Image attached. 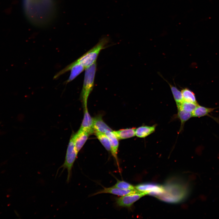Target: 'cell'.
I'll use <instances>...</instances> for the list:
<instances>
[{"mask_svg":"<svg viewBox=\"0 0 219 219\" xmlns=\"http://www.w3.org/2000/svg\"><path fill=\"white\" fill-rule=\"evenodd\" d=\"M163 186L164 192L158 198L164 201L177 203L182 201L187 196V189L180 183L169 182Z\"/></svg>","mask_w":219,"mask_h":219,"instance_id":"cell-1","label":"cell"},{"mask_svg":"<svg viewBox=\"0 0 219 219\" xmlns=\"http://www.w3.org/2000/svg\"><path fill=\"white\" fill-rule=\"evenodd\" d=\"M109 40L107 36L103 37L95 46L74 62L82 65L85 69L91 66L96 62L100 51L105 48Z\"/></svg>","mask_w":219,"mask_h":219,"instance_id":"cell-2","label":"cell"},{"mask_svg":"<svg viewBox=\"0 0 219 219\" xmlns=\"http://www.w3.org/2000/svg\"><path fill=\"white\" fill-rule=\"evenodd\" d=\"M96 63L85 69L81 98L84 106H87L88 99L94 86V79L96 70Z\"/></svg>","mask_w":219,"mask_h":219,"instance_id":"cell-3","label":"cell"},{"mask_svg":"<svg viewBox=\"0 0 219 219\" xmlns=\"http://www.w3.org/2000/svg\"><path fill=\"white\" fill-rule=\"evenodd\" d=\"M78 152L76 149L74 140L72 136L69 140L67 147L64 161L59 168L63 169L62 171L66 169L68 171L67 181L68 182L71 176V171Z\"/></svg>","mask_w":219,"mask_h":219,"instance_id":"cell-4","label":"cell"},{"mask_svg":"<svg viewBox=\"0 0 219 219\" xmlns=\"http://www.w3.org/2000/svg\"><path fill=\"white\" fill-rule=\"evenodd\" d=\"M137 191L145 195H149L157 197L164 192L163 186L155 183H148L139 184L135 186Z\"/></svg>","mask_w":219,"mask_h":219,"instance_id":"cell-5","label":"cell"},{"mask_svg":"<svg viewBox=\"0 0 219 219\" xmlns=\"http://www.w3.org/2000/svg\"><path fill=\"white\" fill-rule=\"evenodd\" d=\"M145 195L144 193L139 191L128 194L117 198L116 200V203L119 207H130Z\"/></svg>","mask_w":219,"mask_h":219,"instance_id":"cell-6","label":"cell"},{"mask_svg":"<svg viewBox=\"0 0 219 219\" xmlns=\"http://www.w3.org/2000/svg\"><path fill=\"white\" fill-rule=\"evenodd\" d=\"M105 134L108 137L110 144L111 150L113 156L116 160L118 168L120 169L117 157V152L119 145L118 139L113 133V131H107Z\"/></svg>","mask_w":219,"mask_h":219,"instance_id":"cell-7","label":"cell"},{"mask_svg":"<svg viewBox=\"0 0 219 219\" xmlns=\"http://www.w3.org/2000/svg\"><path fill=\"white\" fill-rule=\"evenodd\" d=\"M90 134L86 131L79 129L72 135L75 146L78 152L82 149Z\"/></svg>","mask_w":219,"mask_h":219,"instance_id":"cell-8","label":"cell"},{"mask_svg":"<svg viewBox=\"0 0 219 219\" xmlns=\"http://www.w3.org/2000/svg\"><path fill=\"white\" fill-rule=\"evenodd\" d=\"M84 117L79 129L87 131L91 134L94 132L93 128V118L90 115L87 106H84Z\"/></svg>","mask_w":219,"mask_h":219,"instance_id":"cell-9","label":"cell"},{"mask_svg":"<svg viewBox=\"0 0 219 219\" xmlns=\"http://www.w3.org/2000/svg\"><path fill=\"white\" fill-rule=\"evenodd\" d=\"M138 191L136 189L128 190L121 189L117 187L112 186V187H105L103 190L94 193L93 195L103 193H110L118 196H122L128 194L135 193Z\"/></svg>","mask_w":219,"mask_h":219,"instance_id":"cell-10","label":"cell"},{"mask_svg":"<svg viewBox=\"0 0 219 219\" xmlns=\"http://www.w3.org/2000/svg\"><path fill=\"white\" fill-rule=\"evenodd\" d=\"M93 128L94 131H98L104 134L107 131H113L112 129L105 123L102 117L100 116L93 118Z\"/></svg>","mask_w":219,"mask_h":219,"instance_id":"cell-11","label":"cell"},{"mask_svg":"<svg viewBox=\"0 0 219 219\" xmlns=\"http://www.w3.org/2000/svg\"><path fill=\"white\" fill-rule=\"evenodd\" d=\"M156 124L151 126L143 125L135 129V135L140 138H144L154 132Z\"/></svg>","mask_w":219,"mask_h":219,"instance_id":"cell-12","label":"cell"},{"mask_svg":"<svg viewBox=\"0 0 219 219\" xmlns=\"http://www.w3.org/2000/svg\"><path fill=\"white\" fill-rule=\"evenodd\" d=\"M216 108H209L199 104L196 106V108L192 113V117H200L205 116H208L212 117L209 114L213 112ZM215 120V119H214Z\"/></svg>","mask_w":219,"mask_h":219,"instance_id":"cell-13","label":"cell"},{"mask_svg":"<svg viewBox=\"0 0 219 219\" xmlns=\"http://www.w3.org/2000/svg\"><path fill=\"white\" fill-rule=\"evenodd\" d=\"M135 128L120 129L113 132L118 139H124L132 137L135 136Z\"/></svg>","mask_w":219,"mask_h":219,"instance_id":"cell-14","label":"cell"},{"mask_svg":"<svg viewBox=\"0 0 219 219\" xmlns=\"http://www.w3.org/2000/svg\"><path fill=\"white\" fill-rule=\"evenodd\" d=\"M178 109L177 118L179 119L181 122V125L179 132L183 129L185 123L191 117H192V113L186 112L180 108Z\"/></svg>","mask_w":219,"mask_h":219,"instance_id":"cell-15","label":"cell"},{"mask_svg":"<svg viewBox=\"0 0 219 219\" xmlns=\"http://www.w3.org/2000/svg\"><path fill=\"white\" fill-rule=\"evenodd\" d=\"M184 101L198 103L195 94L191 90L187 88L183 89L181 91Z\"/></svg>","mask_w":219,"mask_h":219,"instance_id":"cell-16","label":"cell"},{"mask_svg":"<svg viewBox=\"0 0 219 219\" xmlns=\"http://www.w3.org/2000/svg\"><path fill=\"white\" fill-rule=\"evenodd\" d=\"M95 134L103 145L108 151H110L111 148L109 139L106 135L103 133L95 131Z\"/></svg>","mask_w":219,"mask_h":219,"instance_id":"cell-17","label":"cell"},{"mask_svg":"<svg viewBox=\"0 0 219 219\" xmlns=\"http://www.w3.org/2000/svg\"><path fill=\"white\" fill-rule=\"evenodd\" d=\"M171 89L174 99L176 102L177 106H179L183 101L181 92L175 86L168 83Z\"/></svg>","mask_w":219,"mask_h":219,"instance_id":"cell-18","label":"cell"},{"mask_svg":"<svg viewBox=\"0 0 219 219\" xmlns=\"http://www.w3.org/2000/svg\"><path fill=\"white\" fill-rule=\"evenodd\" d=\"M198 105V103L188 102L183 100L179 106H177V108H180L186 112L192 113Z\"/></svg>","mask_w":219,"mask_h":219,"instance_id":"cell-19","label":"cell"},{"mask_svg":"<svg viewBox=\"0 0 219 219\" xmlns=\"http://www.w3.org/2000/svg\"><path fill=\"white\" fill-rule=\"evenodd\" d=\"M113 186L125 189H136L135 186L125 181L119 180H117L116 183Z\"/></svg>","mask_w":219,"mask_h":219,"instance_id":"cell-20","label":"cell"}]
</instances>
